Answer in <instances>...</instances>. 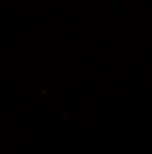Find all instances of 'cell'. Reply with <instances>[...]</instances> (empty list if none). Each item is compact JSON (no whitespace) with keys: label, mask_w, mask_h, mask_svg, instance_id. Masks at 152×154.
<instances>
[]
</instances>
